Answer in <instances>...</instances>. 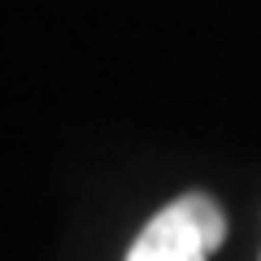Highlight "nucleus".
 Returning a JSON list of instances; mask_svg holds the SVG:
<instances>
[{"mask_svg":"<svg viewBox=\"0 0 261 261\" xmlns=\"http://www.w3.org/2000/svg\"><path fill=\"white\" fill-rule=\"evenodd\" d=\"M226 240V218L214 196L187 192L170 200L152 222L135 235L126 261H209V252Z\"/></svg>","mask_w":261,"mask_h":261,"instance_id":"f257e3e1","label":"nucleus"}]
</instances>
